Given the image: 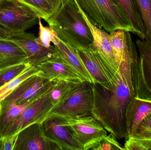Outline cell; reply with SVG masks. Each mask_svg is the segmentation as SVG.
Here are the masks:
<instances>
[{"label": "cell", "mask_w": 151, "mask_h": 150, "mask_svg": "<svg viewBox=\"0 0 151 150\" xmlns=\"http://www.w3.org/2000/svg\"><path fill=\"white\" fill-rule=\"evenodd\" d=\"M92 108L91 115L109 133L119 139L127 135V107L135 97L134 85L121 74L112 91L98 84H91Z\"/></svg>", "instance_id": "obj_1"}, {"label": "cell", "mask_w": 151, "mask_h": 150, "mask_svg": "<svg viewBox=\"0 0 151 150\" xmlns=\"http://www.w3.org/2000/svg\"><path fill=\"white\" fill-rule=\"evenodd\" d=\"M46 22L61 40L76 48L89 47L93 43L91 31L75 0H64Z\"/></svg>", "instance_id": "obj_2"}, {"label": "cell", "mask_w": 151, "mask_h": 150, "mask_svg": "<svg viewBox=\"0 0 151 150\" xmlns=\"http://www.w3.org/2000/svg\"><path fill=\"white\" fill-rule=\"evenodd\" d=\"M89 20L109 33L119 29L135 31L117 0H75Z\"/></svg>", "instance_id": "obj_3"}, {"label": "cell", "mask_w": 151, "mask_h": 150, "mask_svg": "<svg viewBox=\"0 0 151 150\" xmlns=\"http://www.w3.org/2000/svg\"><path fill=\"white\" fill-rule=\"evenodd\" d=\"M109 40L121 74L134 85L139 57L136 44L132 39L130 32L122 29L116 30L109 33Z\"/></svg>", "instance_id": "obj_4"}, {"label": "cell", "mask_w": 151, "mask_h": 150, "mask_svg": "<svg viewBox=\"0 0 151 150\" xmlns=\"http://www.w3.org/2000/svg\"><path fill=\"white\" fill-rule=\"evenodd\" d=\"M58 117L69 128L83 150H93L107 136L106 130L91 114Z\"/></svg>", "instance_id": "obj_5"}, {"label": "cell", "mask_w": 151, "mask_h": 150, "mask_svg": "<svg viewBox=\"0 0 151 150\" xmlns=\"http://www.w3.org/2000/svg\"><path fill=\"white\" fill-rule=\"evenodd\" d=\"M40 18L15 0H0V26L10 33H18L39 23Z\"/></svg>", "instance_id": "obj_6"}, {"label": "cell", "mask_w": 151, "mask_h": 150, "mask_svg": "<svg viewBox=\"0 0 151 150\" xmlns=\"http://www.w3.org/2000/svg\"><path fill=\"white\" fill-rule=\"evenodd\" d=\"M78 6L93 36V43L89 48L96 53L112 84L114 86L119 77L121 73L118 68L113 53L109 40V33L93 24L89 20L79 5Z\"/></svg>", "instance_id": "obj_7"}, {"label": "cell", "mask_w": 151, "mask_h": 150, "mask_svg": "<svg viewBox=\"0 0 151 150\" xmlns=\"http://www.w3.org/2000/svg\"><path fill=\"white\" fill-rule=\"evenodd\" d=\"M0 34L16 44L25 54L27 62L35 67L57 55L54 45L49 48L43 46L37 42V38L33 33L25 31L10 33L1 29Z\"/></svg>", "instance_id": "obj_8"}, {"label": "cell", "mask_w": 151, "mask_h": 150, "mask_svg": "<svg viewBox=\"0 0 151 150\" xmlns=\"http://www.w3.org/2000/svg\"><path fill=\"white\" fill-rule=\"evenodd\" d=\"M92 108L91 84L84 81L77 85L64 103L53 108L45 116L43 122L47 119L58 116L91 114Z\"/></svg>", "instance_id": "obj_9"}, {"label": "cell", "mask_w": 151, "mask_h": 150, "mask_svg": "<svg viewBox=\"0 0 151 150\" xmlns=\"http://www.w3.org/2000/svg\"><path fill=\"white\" fill-rule=\"evenodd\" d=\"M139 61L134 77L135 97L151 101V45L137 40Z\"/></svg>", "instance_id": "obj_10"}, {"label": "cell", "mask_w": 151, "mask_h": 150, "mask_svg": "<svg viewBox=\"0 0 151 150\" xmlns=\"http://www.w3.org/2000/svg\"><path fill=\"white\" fill-rule=\"evenodd\" d=\"M54 85V83L44 95L30 105L22 114L14 121L2 136L19 133L32 124L43 123L45 116L54 107L50 99V93Z\"/></svg>", "instance_id": "obj_11"}, {"label": "cell", "mask_w": 151, "mask_h": 150, "mask_svg": "<svg viewBox=\"0 0 151 150\" xmlns=\"http://www.w3.org/2000/svg\"><path fill=\"white\" fill-rule=\"evenodd\" d=\"M50 81L40 75L28 77L20 84L4 100L1 102V115L12 106L23 105L42 90Z\"/></svg>", "instance_id": "obj_12"}, {"label": "cell", "mask_w": 151, "mask_h": 150, "mask_svg": "<svg viewBox=\"0 0 151 150\" xmlns=\"http://www.w3.org/2000/svg\"><path fill=\"white\" fill-rule=\"evenodd\" d=\"M14 150H61L45 135L43 123L32 124L19 132Z\"/></svg>", "instance_id": "obj_13"}, {"label": "cell", "mask_w": 151, "mask_h": 150, "mask_svg": "<svg viewBox=\"0 0 151 150\" xmlns=\"http://www.w3.org/2000/svg\"><path fill=\"white\" fill-rule=\"evenodd\" d=\"M42 123L46 137L61 150H83L69 128L59 117L47 119Z\"/></svg>", "instance_id": "obj_14"}, {"label": "cell", "mask_w": 151, "mask_h": 150, "mask_svg": "<svg viewBox=\"0 0 151 150\" xmlns=\"http://www.w3.org/2000/svg\"><path fill=\"white\" fill-rule=\"evenodd\" d=\"M41 75L50 82L58 80L73 82H83L85 81L63 58L56 56L47 60L36 67Z\"/></svg>", "instance_id": "obj_15"}, {"label": "cell", "mask_w": 151, "mask_h": 150, "mask_svg": "<svg viewBox=\"0 0 151 150\" xmlns=\"http://www.w3.org/2000/svg\"><path fill=\"white\" fill-rule=\"evenodd\" d=\"M76 49L95 84H98L109 90L112 91L114 86L96 53L89 47H80Z\"/></svg>", "instance_id": "obj_16"}, {"label": "cell", "mask_w": 151, "mask_h": 150, "mask_svg": "<svg viewBox=\"0 0 151 150\" xmlns=\"http://www.w3.org/2000/svg\"><path fill=\"white\" fill-rule=\"evenodd\" d=\"M151 113V101L134 97L128 105L126 111L127 135L125 140L131 137L137 126Z\"/></svg>", "instance_id": "obj_17"}, {"label": "cell", "mask_w": 151, "mask_h": 150, "mask_svg": "<svg viewBox=\"0 0 151 150\" xmlns=\"http://www.w3.org/2000/svg\"><path fill=\"white\" fill-rule=\"evenodd\" d=\"M54 45L58 55L65 60L85 81L91 84H95L94 80L86 69L75 48L61 39L58 44Z\"/></svg>", "instance_id": "obj_18"}, {"label": "cell", "mask_w": 151, "mask_h": 150, "mask_svg": "<svg viewBox=\"0 0 151 150\" xmlns=\"http://www.w3.org/2000/svg\"><path fill=\"white\" fill-rule=\"evenodd\" d=\"M25 62L27 59L22 50L0 34V70Z\"/></svg>", "instance_id": "obj_19"}, {"label": "cell", "mask_w": 151, "mask_h": 150, "mask_svg": "<svg viewBox=\"0 0 151 150\" xmlns=\"http://www.w3.org/2000/svg\"><path fill=\"white\" fill-rule=\"evenodd\" d=\"M54 83L53 82H50L42 91L32 99L23 105L12 106L6 112L1 114L0 115V136L2 135L7 128L14 121L22 114L30 105L44 95L52 87Z\"/></svg>", "instance_id": "obj_20"}, {"label": "cell", "mask_w": 151, "mask_h": 150, "mask_svg": "<svg viewBox=\"0 0 151 150\" xmlns=\"http://www.w3.org/2000/svg\"><path fill=\"white\" fill-rule=\"evenodd\" d=\"M47 21L61 6L64 0H15Z\"/></svg>", "instance_id": "obj_21"}, {"label": "cell", "mask_w": 151, "mask_h": 150, "mask_svg": "<svg viewBox=\"0 0 151 150\" xmlns=\"http://www.w3.org/2000/svg\"><path fill=\"white\" fill-rule=\"evenodd\" d=\"M79 84L63 80L54 82V86L50 93V101L54 106L53 108L64 103Z\"/></svg>", "instance_id": "obj_22"}, {"label": "cell", "mask_w": 151, "mask_h": 150, "mask_svg": "<svg viewBox=\"0 0 151 150\" xmlns=\"http://www.w3.org/2000/svg\"><path fill=\"white\" fill-rule=\"evenodd\" d=\"M40 73L41 71L38 68L30 65L16 78L0 87V103L4 100L23 81L32 76L40 75Z\"/></svg>", "instance_id": "obj_23"}, {"label": "cell", "mask_w": 151, "mask_h": 150, "mask_svg": "<svg viewBox=\"0 0 151 150\" xmlns=\"http://www.w3.org/2000/svg\"><path fill=\"white\" fill-rule=\"evenodd\" d=\"M39 37L36 40L39 44L47 48L51 46V43H53L54 45L58 44L60 39L55 31L50 27L43 26L41 18L39 20Z\"/></svg>", "instance_id": "obj_24"}, {"label": "cell", "mask_w": 151, "mask_h": 150, "mask_svg": "<svg viewBox=\"0 0 151 150\" xmlns=\"http://www.w3.org/2000/svg\"><path fill=\"white\" fill-rule=\"evenodd\" d=\"M31 65L28 62L24 63L0 70V87L16 78Z\"/></svg>", "instance_id": "obj_25"}, {"label": "cell", "mask_w": 151, "mask_h": 150, "mask_svg": "<svg viewBox=\"0 0 151 150\" xmlns=\"http://www.w3.org/2000/svg\"><path fill=\"white\" fill-rule=\"evenodd\" d=\"M146 30L145 41L151 45V0H136Z\"/></svg>", "instance_id": "obj_26"}, {"label": "cell", "mask_w": 151, "mask_h": 150, "mask_svg": "<svg viewBox=\"0 0 151 150\" xmlns=\"http://www.w3.org/2000/svg\"><path fill=\"white\" fill-rule=\"evenodd\" d=\"M130 138L151 141V113L141 122Z\"/></svg>", "instance_id": "obj_27"}, {"label": "cell", "mask_w": 151, "mask_h": 150, "mask_svg": "<svg viewBox=\"0 0 151 150\" xmlns=\"http://www.w3.org/2000/svg\"><path fill=\"white\" fill-rule=\"evenodd\" d=\"M93 150H124V148L119 143L117 137L110 133Z\"/></svg>", "instance_id": "obj_28"}, {"label": "cell", "mask_w": 151, "mask_h": 150, "mask_svg": "<svg viewBox=\"0 0 151 150\" xmlns=\"http://www.w3.org/2000/svg\"><path fill=\"white\" fill-rule=\"evenodd\" d=\"M125 141L124 150H151V141L130 138Z\"/></svg>", "instance_id": "obj_29"}, {"label": "cell", "mask_w": 151, "mask_h": 150, "mask_svg": "<svg viewBox=\"0 0 151 150\" xmlns=\"http://www.w3.org/2000/svg\"><path fill=\"white\" fill-rule=\"evenodd\" d=\"M18 133L9 134L0 136L2 141V150H14Z\"/></svg>", "instance_id": "obj_30"}, {"label": "cell", "mask_w": 151, "mask_h": 150, "mask_svg": "<svg viewBox=\"0 0 151 150\" xmlns=\"http://www.w3.org/2000/svg\"><path fill=\"white\" fill-rule=\"evenodd\" d=\"M0 150H2V141L0 139Z\"/></svg>", "instance_id": "obj_31"}, {"label": "cell", "mask_w": 151, "mask_h": 150, "mask_svg": "<svg viewBox=\"0 0 151 150\" xmlns=\"http://www.w3.org/2000/svg\"><path fill=\"white\" fill-rule=\"evenodd\" d=\"M1 103H0V115H1Z\"/></svg>", "instance_id": "obj_32"}]
</instances>
